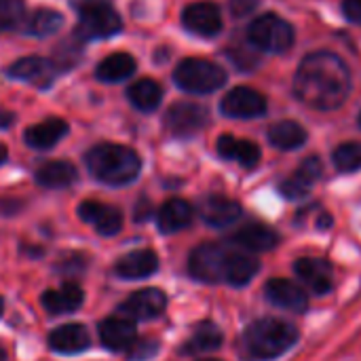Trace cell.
<instances>
[{
  "label": "cell",
  "mask_w": 361,
  "mask_h": 361,
  "mask_svg": "<svg viewBox=\"0 0 361 361\" xmlns=\"http://www.w3.org/2000/svg\"><path fill=\"white\" fill-rule=\"evenodd\" d=\"M127 95H129V102H131L137 110H142V112H152V110L161 104V99H163V89H161V85H159L157 80H152V78H142V80H137V82H133V85L129 87Z\"/></svg>",
  "instance_id": "f546056e"
},
{
  "label": "cell",
  "mask_w": 361,
  "mask_h": 361,
  "mask_svg": "<svg viewBox=\"0 0 361 361\" xmlns=\"http://www.w3.org/2000/svg\"><path fill=\"white\" fill-rule=\"evenodd\" d=\"M68 133V123L63 118H47L25 131V144L36 150L53 148Z\"/></svg>",
  "instance_id": "d4e9b609"
},
{
  "label": "cell",
  "mask_w": 361,
  "mask_h": 361,
  "mask_svg": "<svg viewBox=\"0 0 361 361\" xmlns=\"http://www.w3.org/2000/svg\"><path fill=\"white\" fill-rule=\"evenodd\" d=\"M165 125L178 137H192L207 125V110L192 102H178L167 110Z\"/></svg>",
  "instance_id": "ba28073f"
},
{
  "label": "cell",
  "mask_w": 361,
  "mask_h": 361,
  "mask_svg": "<svg viewBox=\"0 0 361 361\" xmlns=\"http://www.w3.org/2000/svg\"><path fill=\"white\" fill-rule=\"evenodd\" d=\"M322 173H324V165L319 157H307L300 163V167L279 184V190L286 199H302L311 190V186L322 178Z\"/></svg>",
  "instance_id": "2e32d148"
},
{
  "label": "cell",
  "mask_w": 361,
  "mask_h": 361,
  "mask_svg": "<svg viewBox=\"0 0 361 361\" xmlns=\"http://www.w3.org/2000/svg\"><path fill=\"white\" fill-rule=\"evenodd\" d=\"M260 0H231V13L235 17H245L258 8Z\"/></svg>",
  "instance_id": "8d00e7d4"
},
{
  "label": "cell",
  "mask_w": 361,
  "mask_h": 361,
  "mask_svg": "<svg viewBox=\"0 0 361 361\" xmlns=\"http://www.w3.org/2000/svg\"><path fill=\"white\" fill-rule=\"evenodd\" d=\"M300 338V332L294 324L262 317L250 324L241 336L239 353L245 361H271L288 353Z\"/></svg>",
  "instance_id": "7a4b0ae2"
},
{
  "label": "cell",
  "mask_w": 361,
  "mask_h": 361,
  "mask_svg": "<svg viewBox=\"0 0 361 361\" xmlns=\"http://www.w3.org/2000/svg\"><path fill=\"white\" fill-rule=\"evenodd\" d=\"M343 13L349 21L361 23V0H343Z\"/></svg>",
  "instance_id": "f35d334b"
},
{
  "label": "cell",
  "mask_w": 361,
  "mask_h": 361,
  "mask_svg": "<svg viewBox=\"0 0 361 361\" xmlns=\"http://www.w3.org/2000/svg\"><path fill=\"white\" fill-rule=\"evenodd\" d=\"M150 218H152V203H150L146 197H142V199L135 203L133 220H135V222H146V220H150Z\"/></svg>",
  "instance_id": "74e56055"
},
{
  "label": "cell",
  "mask_w": 361,
  "mask_h": 361,
  "mask_svg": "<svg viewBox=\"0 0 361 361\" xmlns=\"http://www.w3.org/2000/svg\"><path fill=\"white\" fill-rule=\"evenodd\" d=\"M49 349L61 355H74V353H82L89 349V332L85 326L80 324H66L55 328L49 338Z\"/></svg>",
  "instance_id": "ffe728a7"
},
{
  "label": "cell",
  "mask_w": 361,
  "mask_h": 361,
  "mask_svg": "<svg viewBox=\"0 0 361 361\" xmlns=\"http://www.w3.org/2000/svg\"><path fill=\"white\" fill-rule=\"evenodd\" d=\"M182 23L192 34L212 38V36L220 34V30H222V15H220L218 6L212 2H195L184 8Z\"/></svg>",
  "instance_id": "5bb4252c"
},
{
  "label": "cell",
  "mask_w": 361,
  "mask_h": 361,
  "mask_svg": "<svg viewBox=\"0 0 361 361\" xmlns=\"http://www.w3.org/2000/svg\"><path fill=\"white\" fill-rule=\"evenodd\" d=\"M82 300H85V294H82L80 286H76V283H63L61 288L47 290L40 298L44 311L51 315L74 313L82 305Z\"/></svg>",
  "instance_id": "7402d4cb"
},
{
  "label": "cell",
  "mask_w": 361,
  "mask_h": 361,
  "mask_svg": "<svg viewBox=\"0 0 361 361\" xmlns=\"http://www.w3.org/2000/svg\"><path fill=\"white\" fill-rule=\"evenodd\" d=\"M6 157H8V152H6V146H2V144H0V165L6 161Z\"/></svg>",
  "instance_id": "60d3db41"
},
{
  "label": "cell",
  "mask_w": 361,
  "mask_h": 361,
  "mask_svg": "<svg viewBox=\"0 0 361 361\" xmlns=\"http://www.w3.org/2000/svg\"><path fill=\"white\" fill-rule=\"evenodd\" d=\"M201 361H220V360H201Z\"/></svg>",
  "instance_id": "ee69618b"
},
{
  "label": "cell",
  "mask_w": 361,
  "mask_h": 361,
  "mask_svg": "<svg viewBox=\"0 0 361 361\" xmlns=\"http://www.w3.org/2000/svg\"><path fill=\"white\" fill-rule=\"evenodd\" d=\"M78 218L91 224L104 237H112L123 228V212L114 205H106L99 201H82L78 205Z\"/></svg>",
  "instance_id": "8fae6325"
},
{
  "label": "cell",
  "mask_w": 361,
  "mask_h": 361,
  "mask_svg": "<svg viewBox=\"0 0 361 361\" xmlns=\"http://www.w3.org/2000/svg\"><path fill=\"white\" fill-rule=\"evenodd\" d=\"M243 209L235 199H228L224 195H209L201 203V218L207 226L224 228L235 224L241 218Z\"/></svg>",
  "instance_id": "ac0fdd59"
},
{
  "label": "cell",
  "mask_w": 361,
  "mask_h": 361,
  "mask_svg": "<svg viewBox=\"0 0 361 361\" xmlns=\"http://www.w3.org/2000/svg\"><path fill=\"white\" fill-rule=\"evenodd\" d=\"M157 271H159V256L152 250L129 252L123 258H118L114 264V273L125 281L146 279V277L154 275Z\"/></svg>",
  "instance_id": "d6986e66"
},
{
  "label": "cell",
  "mask_w": 361,
  "mask_h": 361,
  "mask_svg": "<svg viewBox=\"0 0 361 361\" xmlns=\"http://www.w3.org/2000/svg\"><path fill=\"white\" fill-rule=\"evenodd\" d=\"M2 309H4V302H2V298H0V315H2Z\"/></svg>",
  "instance_id": "7bdbcfd3"
},
{
  "label": "cell",
  "mask_w": 361,
  "mask_h": 361,
  "mask_svg": "<svg viewBox=\"0 0 361 361\" xmlns=\"http://www.w3.org/2000/svg\"><path fill=\"white\" fill-rule=\"evenodd\" d=\"M135 68H137V63L129 53H112L99 61L95 74L104 82H118V80L129 78L135 72Z\"/></svg>",
  "instance_id": "83f0119b"
},
{
  "label": "cell",
  "mask_w": 361,
  "mask_h": 361,
  "mask_svg": "<svg viewBox=\"0 0 361 361\" xmlns=\"http://www.w3.org/2000/svg\"><path fill=\"white\" fill-rule=\"evenodd\" d=\"M157 353H159V341L142 338V341H135L133 347L129 349V361H148Z\"/></svg>",
  "instance_id": "e575fe53"
},
{
  "label": "cell",
  "mask_w": 361,
  "mask_h": 361,
  "mask_svg": "<svg viewBox=\"0 0 361 361\" xmlns=\"http://www.w3.org/2000/svg\"><path fill=\"white\" fill-rule=\"evenodd\" d=\"M237 247L228 243H203L188 258V273L203 283H226Z\"/></svg>",
  "instance_id": "277c9868"
},
{
  "label": "cell",
  "mask_w": 361,
  "mask_h": 361,
  "mask_svg": "<svg viewBox=\"0 0 361 361\" xmlns=\"http://www.w3.org/2000/svg\"><path fill=\"white\" fill-rule=\"evenodd\" d=\"M173 80L182 91L212 93L226 82V72L209 59L188 57L178 63V68L173 72Z\"/></svg>",
  "instance_id": "5b68a950"
},
{
  "label": "cell",
  "mask_w": 361,
  "mask_h": 361,
  "mask_svg": "<svg viewBox=\"0 0 361 361\" xmlns=\"http://www.w3.org/2000/svg\"><path fill=\"white\" fill-rule=\"evenodd\" d=\"M167 307V296L157 290V288H148V290H137L133 292L121 307H118V313L123 317H129V319H154L159 317Z\"/></svg>",
  "instance_id": "30bf717a"
},
{
  "label": "cell",
  "mask_w": 361,
  "mask_h": 361,
  "mask_svg": "<svg viewBox=\"0 0 361 361\" xmlns=\"http://www.w3.org/2000/svg\"><path fill=\"white\" fill-rule=\"evenodd\" d=\"M8 74L13 78H19V80H25L30 85H36V87H49L55 78V63L44 59V57H21L17 59L11 68H8Z\"/></svg>",
  "instance_id": "44dd1931"
},
{
  "label": "cell",
  "mask_w": 361,
  "mask_h": 361,
  "mask_svg": "<svg viewBox=\"0 0 361 361\" xmlns=\"http://www.w3.org/2000/svg\"><path fill=\"white\" fill-rule=\"evenodd\" d=\"M0 361H6V351H4L2 345H0Z\"/></svg>",
  "instance_id": "b9f144b4"
},
{
  "label": "cell",
  "mask_w": 361,
  "mask_h": 361,
  "mask_svg": "<svg viewBox=\"0 0 361 361\" xmlns=\"http://www.w3.org/2000/svg\"><path fill=\"white\" fill-rule=\"evenodd\" d=\"M23 0H0V30H11L23 19Z\"/></svg>",
  "instance_id": "d6a6232c"
},
{
  "label": "cell",
  "mask_w": 361,
  "mask_h": 361,
  "mask_svg": "<svg viewBox=\"0 0 361 361\" xmlns=\"http://www.w3.org/2000/svg\"><path fill=\"white\" fill-rule=\"evenodd\" d=\"M228 245L243 250V252H269L279 243V235L269 228L267 224H247L243 228H239L237 233H233L226 239Z\"/></svg>",
  "instance_id": "e0dca14e"
},
{
  "label": "cell",
  "mask_w": 361,
  "mask_h": 361,
  "mask_svg": "<svg viewBox=\"0 0 361 361\" xmlns=\"http://www.w3.org/2000/svg\"><path fill=\"white\" fill-rule=\"evenodd\" d=\"M250 42L267 53H286L294 44V27L279 15L267 13L252 21L247 30Z\"/></svg>",
  "instance_id": "52a82bcc"
},
{
  "label": "cell",
  "mask_w": 361,
  "mask_h": 361,
  "mask_svg": "<svg viewBox=\"0 0 361 361\" xmlns=\"http://www.w3.org/2000/svg\"><path fill=\"white\" fill-rule=\"evenodd\" d=\"M87 264H89V260H87V256H82V254H63L61 258H59V262H57V271L61 273V275H68V277H74V275H80L85 269H87Z\"/></svg>",
  "instance_id": "836d02e7"
},
{
  "label": "cell",
  "mask_w": 361,
  "mask_h": 361,
  "mask_svg": "<svg viewBox=\"0 0 361 361\" xmlns=\"http://www.w3.org/2000/svg\"><path fill=\"white\" fill-rule=\"evenodd\" d=\"M294 273L296 277L315 294V296H326L334 288V271L330 262L322 258H300L294 262Z\"/></svg>",
  "instance_id": "4fadbf2b"
},
{
  "label": "cell",
  "mask_w": 361,
  "mask_h": 361,
  "mask_svg": "<svg viewBox=\"0 0 361 361\" xmlns=\"http://www.w3.org/2000/svg\"><path fill=\"white\" fill-rule=\"evenodd\" d=\"M220 110L231 118H256L267 112V97L250 87H235L224 95Z\"/></svg>",
  "instance_id": "9c48e42d"
},
{
  "label": "cell",
  "mask_w": 361,
  "mask_h": 361,
  "mask_svg": "<svg viewBox=\"0 0 361 361\" xmlns=\"http://www.w3.org/2000/svg\"><path fill=\"white\" fill-rule=\"evenodd\" d=\"M99 341L108 351H129L133 347V343L137 341V330H135V322L129 317H108L99 324Z\"/></svg>",
  "instance_id": "9a60e30c"
},
{
  "label": "cell",
  "mask_w": 361,
  "mask_h": 361,
  "mask_svg": "<svg viewBox=\"0 0 361 361\" xmlns=\"http://www.w3.org/2000/svg\"><path fill=\"white\" fill-rule=\"evenodd\" d=\"M226 55H231V59L237 63V68H239V70H254V68H256V63H258V57H256L250 49H239V51L228 49V51H226Z\"/></svg>",
  "instance_id": "d590c367"
},
{
  "label": "cell",
  "mask_w": 361,
  "mask_h": 361,
  "mask_svg": "<svg viewBox=\"0 0 361 361\" xmlns=\"http://www.w3.org/2000/svg\"><path fill=\"white\" fill-rule=\"evenodd\" d=\"M85 161L91 176L108 186L131 184L142 169L140 154L121 144H97L87 152Z\"/></svg>",
  "instance_id": "3957f363"
},
{
  "label": "cell",
  "mask_w": 361,
  "mask_h": 361,
  "mask_svg": "<svg viewBox=\"0 0 361 361\" xmlns=\"http://www.w3.org/2000/svg\"><path fill=\"white\" fill-rule=\"evenodd\" d=\"M216 150L222 159L226 161H237L239 165H243L245 169H252L260 163V148L250 142V140H237L228 133L218 137Z\"/></svg>",
  "instance_id": "603a6c76"
},
{
  "label": "cell",
  "mask_w": 361,
  "mask_h": 361,
  "mask_svg": "<svg viewBox=\"0 0 361 361\" xmlns=\"http://www.w3.org/2000/svg\"><path fill=\"white\" fill-rule=\"evenodd\" d=\"M13 123V114L11 112H0V127H8Z\"/></svg>",
  "instance_id": "ab89813d"
},
{
  "label": "cell",
  "mask_w": 361,
  "mask_h": 361,
  "mask_svg": "<svg viewBox=\"0 0 361 361\" xmlns=\"http://www.w3.org/2000/svg\"><path fill=\"white\" fill-rule=\"evenodd\" d=\"M360 127H361V112H360Z\"/></svg>",
  "instance_id": "f6af8a7d"
},
{
  "label": "cell",
  "mask_w": 361,
  "mask_h": 361,
  "mask_svg": "<svg viewBox=\"0 0 361 361\" xmlns=\"http://www.w3.org/2000/svg\"><path fill=\"white\" fill-rule=\"evenodd\" d=\"M157 222H159L161 233H165V235L178 233L192 222V205L186 203L184 199H169L159 209Z\"/></svg>",
  "instance_id": "cb8c5ba5"
},
{
  "label": "cell",
  "mask_w": 361,
  "mask_h": 361,
  "mask_svg": "<svg viewBox=\"0 0 361 361\" xmlns=\"http://www.w3.org/2000/svg\"><path fill=\"white\" fill-rule=\"evenodd\" d=\"M63 25V17L59 11L53 8H36L27 21H25V32L34 34V36H49L53 32H57Z\"/></svg>",
  "instance_id": "4dcf8cb0"
},
{
  "label": "cell",
  "mask_w": 361,
  "mask_h": 361,
  "mask_svg": "<svg viewBox=\"0 0 361 361\" xmlns=\"http://www.w3.org/2000/svg\"><path fill=\"white\" fill-rule=\"evenodd\" d=\"M269 142L279 150H296L307 142V129L296 121H279L271 125Z\"/></svg>",
  "instance_id": "4316f807"
},
{
  "label": "cell",
  "mask_w": 361,
  "mask_h": 361,
  "mask_svg": "<svg viewBox=\"0 0 361 361\" xmlns=\"http://www.w3.org/2000/svg\"><path fill=\"white\" fill-rule=\"evenodd\" d=\"M123 27L121 15L108 0H85L78 6V36L87 40L110 38Z\"/></svg>",
  "instance_id": "8992f818"
},
{
  "label": "cell",
  "mask_w": 361,
  "mask_h": 361,
  "mask_svg": "<svg viewBox=\"0 0 361 361\" xmlns=\"http://www.w3.org/2000/svg\"><path fill=\"white\" fill-rule=\"evenodd\" d=\"M36 182L44 188H66L76 182L78 171L68 161H49L36 169Z\"/></svg>",
  "instance_id": "484cf974"
},
{
  "label": "cell",
  "mask_w": 361,
  "mask_h": 361,
  "mask_svg": "<svg viewBox=\"0 0 361 361\" xmlns=\"http://www.w3.org/2000/svg\"><path fill=\"white\" fill-rule=\"evenodd\" d=\"M332 161H334L336 169L343 171V173L357 171V169H361V144L360 142H345V144H341L334 150Z\"/></svg>",
  "instance_id": "1f68e13d"
},
{
  "label": "cell",
  "mask_w": 361,
  "mask_h": 361,
  "mask_svg": "<svg viewBox=\"0 0 361 361\" xmlns=\"http://www.w3.org/2000/svg\"><path fill=\"white\" fill-rule=\"evenodd\" d=\"M224 343V334L212 322H203L195 328L192 336L184 343V353H207L220 349Z\"/></svg>",
  "instance_id": "f1b7e54d"
},
{
  "label": "cell",
  "mask_w": 361,
  "mask_h": 361,
  "mask_svg": "<svg viewBox=\"0 0 361 361\" xmlns=\"http://www.w3.org/2000/svg\"><path fill=\"white\" fill-rule=\"evenodd\" d=\"M351 91L347 63L330 51H317L302 59L294 76L296 97L315 110H336Z\"/></svg>",
  "instance_id": "6da1fadb"
},
{
  "label": "cell",
  "mask_w": 361,
  "mask_h": 361,
  "mask_svg": "<svg viewBox=\"0 0 361 361\" xmlns=\"http://www.w3.org/2000/svg\"><path fill=\"white\" fill-rule=\"evenodd\" d=\"M264 298L277 307V309H286L292 313H305L309 309V298L305 294V290L300 286H296L290 279H269L264 283Z\"/></svg>",
  "instance_id": "7c38bea8"
}]
</instances>
